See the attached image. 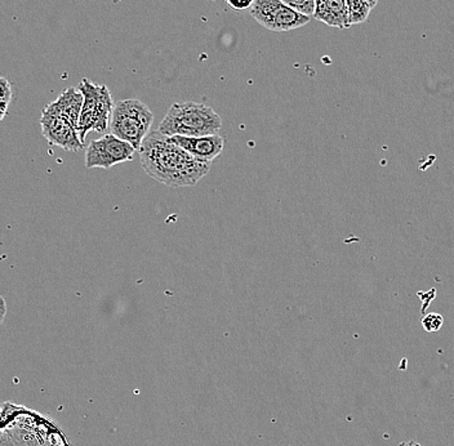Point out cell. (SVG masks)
I'll list each match as a JSON object with an SVG mask.
<instances>
[{
	"instance_id": "2",
	"label": "cell",
	"mask_w": 454,
	"mask_h": 446,
	"mask_svg": "<svg viewBox=\"0 0 454 446\" xmlns=\"http://www.w3.org/2000/svg\"><path fill=\"white\" fill-rule=\"evenodd\" d=\"M223 128V121L212 107L194 101L173 104L159 124V132L169 136L184 137H204L218 135Z\"/></svg>"
},
{
	"instance_id": "12",
	"label": "cell",
	"mask_w": 454,
	"mask_h": 446,
	"mask_svg": "<svg viewBox=\"0 0 454 446\" xmlns=\"http://www.w3.org/2000/svg\"><path fill=\"white\" fill-rule=\"evenodd\" d=\"M13 90L10 82L5 78L0 79V119H4L8 107L12 102Z\"/></svg>"
},
{
	"instance_id": "9",
	"label": "cell",
	"mask_w": 454,
	"mask_h": 446,
	"mask_svg": "<svg viewBox=\"0 0 454 446\" xmlns=\"http://www.w3.org/2000/svg\"><path fill=\"white\" fill-rule=\"evenodd\" d=\"M312 19L331 27L350 28L353 27L346 0H323L317 3Z\"/></svg>"
},
{
	"instance_id": "6",
	"label": "cell",
	"mask_w": 454,
	"mask_h": 446,
	"mask_svg": "<svg viewBox=\"0 0 454 446\" xmlns=\"http://www.w3.org/2000/svg\"><path fill=\"white\" fill-rule=\"evenodd\" d=\"M136 152L137 150L132 145L110 133L88 145L85 150V167L88 169L92 168L109 169L116 164L132 161Z\"/></svg>"
},
{
	"instance_id": "18",
	"label": "cell",
	"mask_w": 454,
	"mask_h": 446,
	"mask_svg": "<svg viewBox=\"0 0 454 446\" xmlns=\"http://www.w3.org/2000/svg\"><path fill=\"white\" fill-rule=\"evenodd\" d=\"M365 2H368V4L371 5L372 8H374L379 4V0H365Z\"/></svg>"
},
{
	"instance_id": "14",
	"label": "cell",
	"mask_w": 454,
	"mask_h": 446,
	"mask_svg": "<svg viewBox=\"0 0 454 446\" xmlns=\"http://www.w3.org/2000/svg\"><path fill=\"white\" fill-rule=\"evenodd\" d=\"M442 324H444V319L439 314H428L422 319V326H424L425 331L428 332V333L439 332L442 329Z\"/></svg>"
},
{
	"instance_id": "11",
	"label": "cell",
	"mask_w": 454,
	"mask_h": 446,
	"mask_svg": "<svg viewBox=\"0 0 454 446\" xmlns=\"http://www.w3.org/2000/svg\"><path fill=\"white\" fill-rule=\"evenodd\" d=\"M350 13L351 25H359L367 21L369 13L373 8L365 0H346Z\"/></svg>"
},
{
	"instance_id": "10",
	"label": "cell",
	"mask_w": 454,
	"mask_h": 446,
	"mask_svg": "<svg viewBox=\"0 0 454 446\" xmlns=\"http://www.w3.org/2000/svg\"><path fill=\"white\" fill-rule=\"evenodd\" d=\"M83 102V93L79 88H67L56 101L51 102V105L69 121L71 126L78 129Z\"/></svg>"
},
{
	"instance_id": "8",
	"label": "cell",
	"mask_w": 454,
	"mask_h": 446,
	"mask_svg": "<svg viewBox=\"0 0 454 446\" xmlns=\"http://www.w3.org/2000/svg\"><path fill=\"white\" fill-rule=\"evenodd\" d=\"M169 140L204 163H212L215 158H218L225 145V140L220 135L204 136V137L172 136Z\"/></svg>"
},
{
	"instance_id": "7",
	"label": "cell",
	"mask_w": 454,
	"mask_h": 446,
	"mask_svg": "<svg viewBox=\"0 0 454 446\" xmlns=\"http://www.w3.org/2000/svg\"><path fill=\"white\" fill-rule=\"evenodd\" d=\"M41 127L43 136L51 145L71 153H78L83 149L84 142L81 140L78 129L71 126L51 104L43 109Z\"/></svg>"
},
{
	"instance_id": "19",
	"label": "cell",
	"mask_w": 454,
	"mask_h": 446,
	"mask_svg": "<svg viewBox=\"0 0 454 446\" xmlns=\"http://www.w3.org/2000/svg\"><path fill=\"white\" fill-rule=\"evenodd\" d=\"M320 2H323V0H317V3H320Z\"/></svg>"
},
{
	"instance_id": "13",
	"label": "cell",
	"mask_w": 454,
	"mask_h": 446,
	"mask_svg": "<svg viewBox=\"0 0 454 446\" xmlns=\"http://www.w3.org/2000/svg\"><path fill=\"white\" fill-rule=\"evenodd\" d=\"M284 4L294 8L297 12L305 14V16L314 17L317 10V0H282Z\"/></svg>"
},
{
	"instance_id": "5",
	"label": "cell",
	"mask_w": 454,
	"mask_h": 446,
	"mask_svg": "<svg viewBox=\"0 0 454 446\" xmlns=\"http://www.w3.org/2000/svg\"><path fill=\"white\" fill-rule=\"evenodd\" d=\"M249 11L261 27L278 33L305 27L311 20V17L284 4L282 0H254Z\"/></svg>"
},
{
	"instance_id": "4",
	"label": "cell",
	"mask_w": 454,
	"mask_h": 446,
	"mask_svg": "<svg viewBox=\"0 0 454 446\" xmlns=\"http://www.w3.org/2000/svg\"><path fill=\"white\" fill-rule=\"evenodd\" d=\"M78 88L84 98L78 128L81 140L84 142L88 133L92 130L98 133L110 130L115 105L106 85L92 83L88 79H83Z\"/></svg>"
},
{
	"instance_id": "3",
	"label": "cell",
	"mask_w": 454,
	"mask_h": 446,
	"mask_svg": "<svg viewBox=\"0 0 454 446\" xmlns=\"http://www.w3.org/2000/svg\"><path fill=\"white\" fill-rule=\"evenodd\" d=\"M154 113L140 99H124L114 106L110 132L140 152L142 142L150 135Z\"/></svg>"
},
{
	"instance_id": "17",
	"label": "cell",
	"mask_w": 454,
	"mask_h": 446,
	"mask_svg": "<svg viewBox=\"0 0 454 446\" xmlns=\"http://www.w3.org/2000/svg\"><path fill=\"white\" fill-rule=\"evenodd\" d=\"M397 446H422L419 442H417L416 440H410V442H402Z\"/></svg>"
},
{
	"instance_id": "1",
	"label": "cell",
	"mask_w": 454,
	"mask_h": 446,
	"mask_svg": "<svg viewBox=\"0 0 454 446\" xmlns=\"http://www.w3.org/2000/svg\"><path fill=\"white\" fill-rule=\"evenodd\" d=\"M140 159L147 176L169 187L195 186L211 170V163L198 160L159 130L142 142Z\"/></svg>"
},
{
	"instance_id": "16",
	"label": "cell",
	"mask_w": 454,
	"mask_h": 446,
	"mask_svg": "<svg viewBox=\"0 0 454 446\" xmlns=\"http://www.w3.org/2000/svg\"><path fill=\"white\" fill-rule=\"evenodd\" d=\"M0 302H2V306H0V309H2V312H0V321H4L5 319V314H7V303H5V300L3 297H0Z\"/></svg>"
},
{
	"instance_id": "15",
	"label": "cell",
	"mask_w": 454,
	"mask_h": 446,
	"mask_svg": "<svg viewBox=\"0 0 454 446\" xmlns=\"http://www.w3.org/2000/svg\"><path fill=\"white\" fill-rule=\"evenodd\" d=\"M226 3L234 11H247L251 10L254 0H226Z\"/></svg>"
}]
</instances>
